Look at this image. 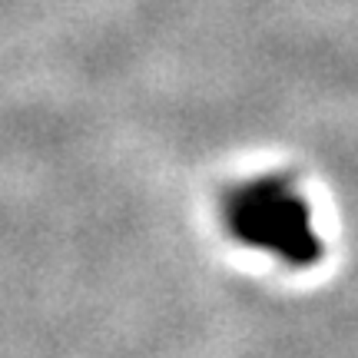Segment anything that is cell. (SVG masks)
Instances as JSON below:
<instances>
[{"instance_id":"obj_1","label":"cell","mask_w":358,"mask_h":358,"mask_svg":"<svg viewBox=\"0 0 358 358\" xmlns=\"http://www.w3.org/2000/svg\"><path fill=\"white\" fill-rule=\"evenodd\" d=\"M222 249L268 275H312L332 256V219L322 189L292 166L232 173L209 199Z\"/></svg>"}]
</instances>
